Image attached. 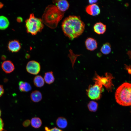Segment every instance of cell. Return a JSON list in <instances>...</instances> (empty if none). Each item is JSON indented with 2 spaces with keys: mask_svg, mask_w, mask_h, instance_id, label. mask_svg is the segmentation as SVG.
I'll return each mask as SVG.
<instances>
[{
  "mask_svg": "<svg viewBox=\"0 0 131 131\" xmlns=\"http://www.w3.org/2000/svg\"><path fill=\"white\" fill-rule=\"evenodd\" d=\"M62 27L65 35L73 40L82 33L85 29V24L80 16H69L63 20Z\"/></svg>",
  "mask_w": 131,
  "mask_h": 131,
  "instance_id": "cell-1",
  "label": "cell"
},
{
  "mask_svg": "<svg viewBox=\"0 0 131 131\" xmlns=\"http://www.w3.org/2000/svg\"><path fill=\"white\" fill-rule=\"evenodd\" d=\"M64 13L55 5H50L46 8L41 19L43 24L48 27L54 29L63 17Z\"/></svg>",
  "mask_w": 131,
  "mask_h": 131,
  "instance_id": "cell-2",
  "label": "cell"
},
{
  "mask_svg": "<svg viewBox=\"0 0 131 131\" xmlns=\"http://www.w3.org/2000/svg\"><path fill=\"white\" fill-rule=\"evenodd\" d=\"M116 101L124 106H131V83L124 82L116 89L115 95Z\"/></svg>",
  "mask_w": 131,
  "mask_h": 131,
  "instance_id": "cell-3",
  "label": "cell"
},
{
  "mask_svg": "<svg viewBox=\"0 0 131 131\" xmlns=\"http://www.w3.org/2000/svg\"><path fill=\"white\" fill-rule=\"evenodd\" d=\"M25 22L27 32L32 35H35L41 32L44 27L41 19L35 17L33 13L30 14Z\"/></svg>",
  "mask_w": 131,
  "mask_h": 131,
  "instance_id": "cell-4",
  "label": "cell"
},
{
  "mask_svg": "<svg viewBox=\"0 0 131 131\" xmlns=\"http://www.w3.org/2000/svg\"><path fill=\"white\" fill-rule=\"evenodd\" d=\"M94 82L95 84L93 85H90L86 91L87 96L90 98L97 100L101 98L104 89L102 85L96 81Z\"/></svg>",
  "mask_w": 131,
  "mask_h": 131,
  "instance_id": "cell-5",
  "label": "cell"
},
{
  "mask_svg": "<svg viewBox=\"0 0 131 131\" xmlns=\"http://www.w3.org/2000/svg\"><path fill=\"white\" fill-rule=\"evenodd\" d=\"M95 76L93 78L94 81H96L103 86L105 87L108 91H112L114 87L112 80L114 78L112 74L109 73H106L105 76H100L95 72Z\"/></svg>",
  "mask_w": 131,
  "mask_h": 131,
  "instance_id": "cell-6",
  "label": "cell"
},
{
  "mask_svg": "<svg viewBox=\"0 0 131 131\" xmlns=\"http://www.w3.org/2000/svg\"><path fill=\"white\" fill-rule=\"evenodd\" d=\"M41 65L38 62L34 60L29 61L26 66V69L29 73L33 75H37L40 72Z\"/></svg>",
  "mask_w": 131,
  "mask_h": 131,
  "instance_id": "cell-7",
  "label": "cell"
},
{
  "mask_svg": "<svg viewBox=\"0 0 131 131\" xmlns=\"http://www.w3.org/2000/svg\"><path fill=\"white\" fill-rule=\"evenodd\" d=\"M85 10L87 14L93 16L98 15L100 12L99 7L96 3L87 6L85 8Z\"/></svg>",
  "mask_w": 131,
  "mask_h": 131,
  "instance_id": "cell-8",
  "label": "cell"
},
{
  "mask_svg": "<svg viewBox=\"0 0 131 131\" xmlns=\"http://www.w3.org/2000/svg\"><path fill=\"white\" fill-rule=\"evenodd\" d=\"M53 2L57 8L61 11L64 12L69 8V4L66 0H54Z\"/></svg>",
  "mask_w": 131,
  "mask_h": 131,
  "instance_id": "cell-9",
  "label": "cell"
},
{
  "mask_svg": "<svg viewBox=\"0 0 131 131\" xmlns=\"http://www.w3.org/2000/svg\"><path fill=\"white\" fill-rule=\"evenodd\" d=\"M85 44L87 49L90 51H93L98 47L97 41L93 38L89 37L86 40Z\"/></svg>",
  "mask_w": 131,
  "mask_h": 131,
  "instance_id": "cell-10",
  "label": "cell"
},
{
  "mask_svg": "<svg viewBox=\"0 0 131 131\" xmlns=\"http://www.w3.org/2000/svg\"><path fill=\"white\" fill-rule=\"evenodd\" d=\"M1 67L3 71L7 74L11 73L14 71L15 68L13 63L9 60L3 61L1 64Z\"/></svg>",
  "mask_w": 131,
  "mask_h": 131,
  "instance_id": "cell-11",
  "label": "cell"
},
{
  "mask_svg": "<svg viewBox=\"0 0 131 131\" xmlns=\"http://www.w3.org/2000/svg\"><path fill=\"white\" fill-rule=\"evenodd\" d=\"M8 50L12 52L18 51L21 48V44L18 41L14 40L10 41L8 43Z\"/></svg>",
  "mask_w": 131,
  "mask_h": 131,
  "instance_id": "cell-12",
  "label": "cell"
},
{
  "mask_svg": "<svg viewBox=\"0 0 131 131\" xmlns=\"http://www.w3.org/2000/svg\"><path fill=\"white\" fill-rule=\"evenodd\" d=\"M94 32L98 34H104L106 29V25L101 22H98L95 24L94 25Z\"/></svg>",
  "mask_w": 131,
  "mask_h": 131,
  "instance_id": "cell-13",
  "label": "cell"
},
{
  "mask_svg": "<svg viewBox=\"0 0 131 131\" xmlns=\"http://www.w3.org/2000/svg\"><path fill=\"white\" fill-rule=\"evenodd\" d=\"M19 88L21 92H28L31 91L32 87L30 84L29 83L22 81L19 82Z\"/></svg>",
  "mask_w": 131,
  "mask_h": 131,
  "instance_id": "cell-14",
  "label": "cell"
},
{
  "mask_svg": "<svg viewBox=\"0 0 131 131\" xmlns=\"http://www.w3.org/2000/svg\"><path fill=\"white\" fill-rule=\"evenodd\" d=\"M31 100L33 102L37 103L40 101L42 99L41 93L38 90H35L32 92L30 94Z\"/></svg>",
  "mask_w": 131,
  "mask_h": 131,
  "instance_id": "cell-15",
  "label": "cell"
},
{
  "mask_svg": "<svg viewBox=\"0 0 131 131\" xmlns=\"http://www.w3.org/2000/svg\"><path fill=\"white\" fill-rule=\"evenodd\" d=\"M57 126L60 128L64 129L67 126L68 123L66 119L63 117H59L57 119L56 121Z\"/></svg>",
  "mask_w": 131,
  "mask_h": 131,
  "instance_id": "cell-16",
  "label": "cell"
},
{
  "mask_svg": "<svg viewBox=\"0 0 131 131\" xmlns=\"http://www.w3.org/2000/svg\"><path fill=\"white\" fill-rule=\"evenodd\" d=\"M45 82L46 83L50 84L54 81L55 78L52 71H49L45 73L44 78Z\"/></svg>",
  "mask_w": 131,
  "mask_h": 131,
  "instance_id": "cell-17",
  "label": "cell"
},
{
  "mask_svg": "<svg viewBox=\"0 0 131 131\" xmlns=\"http://www.w3.org/2000/svg\"><path fill=\"white\" fill-rule=\"evenodd\" d=\"M44 78L40 75H37L33 78V82L34 85L37 87L41 88L44 84Z\"/></svg>",
  "mask_w": 131,
  "mask_h": 131,
  "instance_id": "cell-18",
  "label": "cell"
},
{
  "mask_svg": "<svg viewBox=\"0 0 131 131\" xmlns=\"http://www.w3.org/2000/svg\"><path fill=\"white\" fill-rule=\"evenodd\" d=\"M9 24V21L7 17L3 16H0V29L4 30L6 29Z\"/></svg>",
  "mask_w": 131,
  "mask_h": 131,
  "instance_id": "cell-19",
  "label": "cell"
},
{
  "mask_svg": "<svg viewBox=\"0 0 131 131\" xmlns=\"http://www.w3.org/2000/svg\"><path fill=\"white\" fill-rule=\"evenodd\" d=\"M30 121L32 126L35 128H39L42 124V121L39 117H33L31 119Z\"/></svg>",
  "mask_w": 131,
  "mask_h": 131,
  "instance_id": "cell-20",
  "label": "cell"
},
{
  "mask_svg": "<svg viewBox=\"0 0 131 131\" xmlns=\"http://www.w3.org/2000/svg\"><path fill=\"white\" fill-rule=\"evenodd\" d=\"M100 50L104 54L107 55L109 54L111 51L110 44L108 42H106L104 44L101 48Z\"/></svg>",
  "mask_w": 131,
  "mask_h": 131,
  "instance_id": "cell-21",
  "label": "cell"
},
{
  "mask_svg": "<svg viewBox=\"0 0 131 131\" xmlns=\"http://www.w3.org/2000/svg\"><path fill=\"white\" fill-rule=\"evenodd\" d=\"M98 104L96 102L91 101L88 105V108L90 111L95 112L96 111L98 107Z\"/></svg>",
  "mask_w": 131,
  "mask_h": 131,
  "instance_id": "cell-22",
  "label": "cell"
},
{
  "mask_svg": "<svg viewBox=\"0 0 131 131\" xmlns=\"http://www.w3.org/2000/svg\"><path fill=\"white\" fill-rule=\"evenodd\" d=\"M44 128L45 131H63L60 129L56 127L50 129L47 127H45Z\"/></svg>",
  "mask_w": 131,
  "mask_h": 131,
  "instance_id": "cell-23",
  "label": "cell"
},
{
  "mask_svg": "<svg viewBox=\"0 0 131 131\" xmlns=\"http://www.w3.org/2000/svg\"><path fill=\"white\" fill-rule=\"evenodd\" d=\"M31 123L30 121L29 120H26L23 123V126L25 127H27Z\"/></svg>",
  "mask_w": 131,
  "mask_h": 131,
  "instance_id": "cell-24",
  "label": "cell"
},
{
  "mask_svg": "<svg viewBox=\"0 0 131 131\" xmlns=\"http://www.w3.org/2000/svg\"><path fill=\"white\" fill-rule=\"evenodd\" d=\"M4 123L2 119L0 118V131H2L3 130Z\"/></svg>",
  "mask_w": 131,
  "mask_h": 131,
  "instance_id": "cell-25",
  "label": "cell"
},
{
  "mask_svg": "<svg viewBox=\"0 0 131 131\" xmlns=\"http://www.w3.org/2000/svg\"><path fill=\"white\" fill-rule=\"evenodd\" d=\"M4 90L3 86L0 84V97L4 93Z\"/></svg>",
  "mask_w": 131,
  "mask_h": 131,
  "instance_id": "cell-26",
  "label": "cell"
},
{
  "mask_svg": "<svg viewBox=\"0 0 131 131\" xmlns=\"http://www.w3.org/2000/svg\"><path fill=\"white\" fill-rule=\"evenodd\" d=\"M125 68L126 70H127L128 73L129 74H131V68L130 66L126 65Z\"/></svg>",
  "mask_w": 131,
  "mask_h": 131,
  "instance_id": "cell-27",
  "label": "cell"
},
{
  "mask_svg": "<svg viewBox=\"0 0 131 131\" xmlns=\"http://www.w3.org/2000/svg\"><path fill=\"white\" fill-rule=\"evenodd\" d=\"M97 1V0H89L88 2L90 4H95Z\"/></svg>",
  "mask_w": 131,
  "mask_h": 131,
  "instance_id": "cell-28",
  "label": "cell"
},
{
  "mask_svg": "<svg viewBox=\"0 0 131 131\" xmlns=\"http://www.w3.org/2000/svg\"><path fill=\"white\" fill-rule=\"evenodd\" d=\"M16 20L17 22H21L23 21V20L22 18L21 17L19 16L17 17Z\"/></svg>",
  "mask_w": 131,
  "mask_h": 131,
  "instance_id": "cell-29",
  "label": "cell"
},
{
  "mask_svg": "<svg viewBox=\"0 0 131 131\" xmlns=\"http://www.w3.org/2000/svg\"><path fill=\"white\" fill-rule=\"evenodd\" d=\"M3 5V4L1 2H0V8H2Z\"/></svg>",
  "mask_w": 131,
  "mask_h": 131,
  "instance_id": "cell-30",
  "label": "cell"
},
{
  "mask_svg": "<svg viewBox=\"0 0 131 131\" xmlns=\"http://www.w3.org/2000/svg\"><path fill=\"white\" fill-rule=\"evenodd\" d=\"M1 110H0V116H1Z\"/></svg>",
  "mask_w": 131,
  "mask_h": 131,
  "instance_id": "cell-31",
  "label": "cell"
}]
</instances>
